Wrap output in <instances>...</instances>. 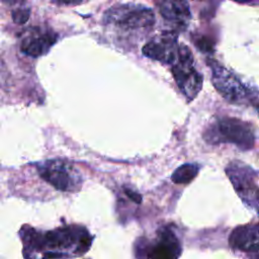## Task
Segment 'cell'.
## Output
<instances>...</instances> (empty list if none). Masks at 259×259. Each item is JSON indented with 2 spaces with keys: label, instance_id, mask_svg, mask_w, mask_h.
Masks as SVG:
<instances>
[{
  "label": "cell",
  "instance_id": "cell-1",
  "mask_svg": "<svg viewBox=\"0 0 259 259\" xmlns=\"http://www.w3.org/2000/svg\"><path fill=\"white\" fill-rule=\"evenodd\" d=\"M203 139L211 145L230 143L241 150H250L256 142V133L252 123L229 116L217 117L203 133Z\"/></svg>",
  "mask_w": 259,
  "mask_h": 259
},
{
  "label": "cell",
  "instance_id": "cell-2",
  "mask_svg": "<svg viewBox=\"0 0 259 259\" xmlns=\"http://www.w3.org/2000/svg\"><path fill=\"white\" fill-rule=\"evenodd\" d=\"M211 70L212 84L218 92L229 102L235 104L253 103L257 107V90L247 86L233 72L214 60H207Z\"/></svg>",
  "mask_w": 259,
  "mask_h": 259
},
{
  "label": "cell",
  "instance_id": "cell-3",
  "mask_svg": "<svg viewBox=\"0 0 259 259\" xmlns=\"http://www.w3.org/2000/svg\"><path fill=\"white\" fill-rule=\"evenodd\" d=\"M103 22L123 30H147L154 25L155 14L141 4H116L104 13Z\"/></svg>",
  "mask_w": 259,
  "mask_h": 259
},
{
  "label": "cell",
  "instance_id": "cell-4",
  "mask_svg": "<svg viewBox=\"0 0 259 259\" xmlns=\"http://www.w3.org/2000/svg\"><path fill=\"white\" fill-rule=\"evenodd\" d=\"M177 86L188 101L194 99L202 87V76L196 70L190 50L180 45L178 56L171 67Z\"/></svg>",
  "mask_w": 259,
  "mask_h": 259
},
{
  "label": "cell",
  "instance_id": "cell-5",
  "mask_svg": "<svg viewBox=\"0 0 259 259\" xmlns=\"http://www.w3.org/2000/svg\"><path fill=\"white\" fill-rule=\"evenodd\" d=\"M39 176L61 191H76L82 185V176L72 165L63 160H47L36 164Z\"/></svg>",
  "mask_w": 259,
  "mask_h": 259
},
{
  "label": "cell",
  "instance_id": "cell-6",
  "mask_svg": "<svg viewBox=\"0 0 259 259\" xmlns=\"http://www.w3.org/2000/svg\"><path fill=\"white\" fill-rule=\"evenodd\" d=\"M226 173L229 176L236 192L241 199L250 207L257 209L258 206V182L257 172L248 165L234 161L226 167Z\"/></svg>",
  "mask_w": 259,
  "mask_h": 259
},
{
  "label": "cell",
  "instance_id": "cell-7",
  "mask_svg": "<svg viewBox=\"0 0 259 259\" xmlns=\"http://www.w3.org/2000/svg\"><path fill=\"white\" fill-rule=\"evenodd\" d=\"M177 32L164 31L143 47V54L153 60L172 65L178 56Z\"/></svg>",
  "mask_w": 259,
  "mask_h": 259
},
{
  "label": "cell",
  "instance_id": "cell-8",
  "mask_svg": "<svg viewBox=\"0 0 259 259\" xmlns=\"http://www.w3.org/2000/svg\"><path fill=\"white\" fill-rule=\"evenodd\" d=\"M57 38L58 35L53 30L31 27L24 33L21 39L20 50L29 57H40L49 52L57 41Z\"/></svg>",
  "mask_w": 259,
  "mask_h": 259
},
{
  "label": "cell",
  "instance_id": "cell-9",
  "mask_svg": "<svg viewBox=\"0 0 259 259\" xmlns=\"http://www.w3.org/2000/svg\"><path fill=\"white\" fill-rule=\"evenodd\" d=\"M147 259H176L181 251L179 241L173 231L169 228H162L158 237L146 250Z\"/></svg>",
  "mask_w": 259,
  "mask_h": 259
},
{
  "label": "cell",
  "instance_id": "cell-10",
  "mask_svg": "<svg viewBox=\"0 0 259 259\" xmlns=\"http://www.w3.org/2000/svg\"><path fill=\"white\" fill-rule=\"evenodd\" d=\"M158 6L162 17L173 26L172 31L177 32L187 27L191 14L189 4L186 1H161L158 3Z\"/></svg>",
  "mask_w": 259,
  "mask_h": 259
},
{
  "label": "cell",
  "instance_id": "cell-11",
  "mask_svg": "<svg viewBox=\"0 0 259 259\" xmlns=\"http://www.w3.org/2000/svg\"><path fill=\"white\" fill-rule=\"evenodd\" d=\"M233 248L247 252H258V226L247 225L238 227L230 237Z\"/></svg>",
  "mask_w": 259,
  "mask_h": 259
},
{
  "label": "cell",
  "instance_id": "cell-12",
  "mask_svg": "<svg viewBox=\"0 0 259 259\" xmlns=\"http://www.w3.org/2000/svg\"><path fill=\"white\" fill-rule=\"evenodd\" d=\"M199 165L188 163L178 167L172 174L171 179L176 184H187L191 182L199 171Z\"/></svg>",
  "mask_w": 259,
  "mask_h": 259
},
{
  "label": "cell",
  "instance_id": "cell-13",
  "mask_svg": "<svg viewBox=\"0 0 259 259\" xmlns=\"http://www.w3.org/2000/svg\"><path fill=\"white\" fill-rule=\"evenodd\" d=\"M29 14H30V9L27 7H20L17 8L15 10H13L12 12V18L14 20V22L16 23H24L27 21V19L29 18Z\"/></svg>",
  "mask_w": 259,
  "mask_h": 259
},
{
  "label": "cell",
  "instance_id": "cell-14",
  "mask_svg": "<svg viewBox=\"0 0 259 259\" xmlns=\"http://www.w3.org/2000/svg\"><path fill=\"white\" fill-rule=\"evenodd\" d=\"M196 46L199 48L200 51H203V52L210 53V51L212 50V46H211L210 40L208 38H205V37H200L196 41Z\"/></svg>",
  "mask_w": 259,
  "mask_h": 259
},
{
  "label": "cell",
  "instance_id": "cell-15",
  "mask_svg": "<svg viewBox=\"0 0 259 259\" xmlns=\"http://www.w3.org/2000/svg\"><path fill=\"white\" fill-rule=\"evenodd\" d=\"M124 192H125V194H126L133 201H135L136 203H140V202L142 201V196H141L138 192H136V191H134V190H132V189H127V188L124 189Z\"/></svg>",
  "mask_w": 259,
  "mask_h": 259
}]
</instances>
